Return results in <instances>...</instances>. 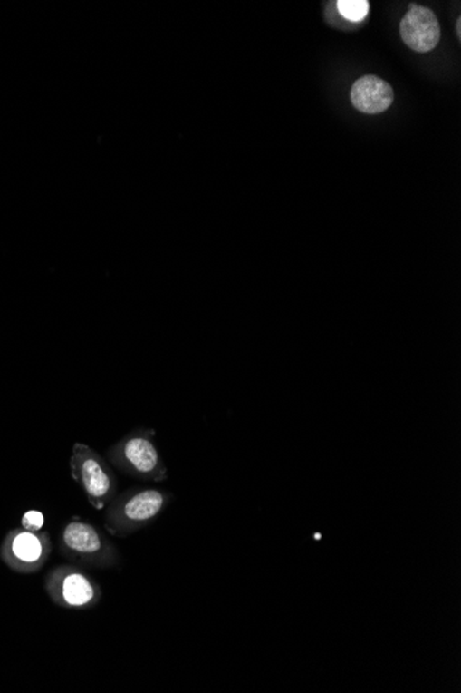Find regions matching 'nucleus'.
Wrapping results in <instances>:
<instances>
[{"label": "nucleus", "instance_id": "nucleus-1", "mask_svg": "<svg viewBox=\"0 0 461 693\" xmlns=\"http://www.w3.org/2000/svg\"><path fill=\"white\" fill-rule=\"evenodd\" d=\"M108 455L123 473L142 481L163 482L168 479V468L155 444L154 429L131 432L117 443Z\"/></svg>", "mask_w": 461, "mask_h": 693}, {"label": "nucleus", "instance_id": "nucleus-2", "mask_svg": "<svg viewBox=\"0 0 461 693\" xmlns=\"http://www.w3.org/2000/svg\"><path fill=\"white\" fill-rule=\"evenodd\" d=\"M71 473L96 510H102L115 493L117 482L110 466L86 444L73 446Z\"/></svg>", "mask_w": 461, "mask_h": 693}, {"label": "nucleus", "instance_id": "nucleus-3", "mask_svg": "<svg viewBox=\"0 0 461 693\" xmlns=\"http://www.w3.org/2000/svg\"><path fill=\"white\" fill-rule=\"evenodd\" d=\"M400 36L409 49L418 53L436 49L441 39L438 18L431 9L410 5L409 12L400 21Z\"/></svg>", "mask_w": 461, "mask_h": 693}, {"label": "nucleus", "instance_id": "nucleus-4", "mask_svg": "<svg viewBox=\"0 0 461 693\" xmlns=\"http://www.w3.org/2000/svg\"><path fill=\"white\" fill-rule=\"evenodd\" d=\"M170 493L159 489H139L129 493L118 505L117 515L123 524L142 526L154 521L170 503Z\"/></svg>", "mask_w": 461, "mask_h": 693}, {"label": "nucleus", "instance_id": "nucleus-5", "mask_svg": "<svg viewBox=\"0 0 461 693\" xmlns=\"http://www.w3.org/2000/svg\"><path fill=\"white\" fill-rule=\"evenodd\" d=\"M351 102L363 114H380L391 107L394 91L379 76H362L352 85Z\"/></svg>", "mask_w": 461, "mask_h": 693}, {"label": "nucleus", "instance_id": "nucleus-6", "mask_svg": "<svg viewBox=\"0 0 461 693\" xmlns=\"http://www.w3.org/2000/svg\"><path fill=\"white\" fill-rule=\"evenodd\" d=\"M62 539L70 550L83 553V555L99 552L102 547L101 539H100V534L97 533L96 529L91 524L83 523V522H72V523L68 524L64 534H62Z\"/></svg>", "mask_w": 461, "mask_h": 693}, {"label": "nucleus", "instance_id": "nucleus-7", "mask_svg": "<svg viewBox=\"0 0 461 693\" xmlns=\"http://www.w3.org/2000/svg\"><path fill=\"white\" fill-rule=\"evenodd\" d=\"M62 595L67 603L73 606L91 602L94 597L93 586L86 577L72 573L65 577L62 583Z\"/></svg>", "mask_w": 461, "mask_h": 693}, {"label": "nucleus", "instance_id": "nucleus-8", "mask_svg": "<svg viewBox=\"0 0 461 693\" xmlns=\"http://www.w3.org/2000/svg\"><path fill=\"white\" fill-rule=\"evenodd\" d=\"M12 550L14 557L21 562L33 563L41 558L43 548H42L41 540L35 534L25 532L15 536L13 540Z\"/></svg>", "mask_w": 461, "mask_h": 693}, {"label": "nucleus", "instance_id": "nucleus-9", "mask_svg": "<svg viewBox=\"0 0 461 693\" xmlns=\"http://www.w3.org/2000/svg\"><path fill=\"white\" fill-rule=\"evenodd\" d=\"M337 9L345 20L360 23L368 15L369 2L366 0H340Z\"/></svg>", "mask_w": 461, "mask_h": 693}, {"label": "nucleus", "instance_id": "nucleus-10", "mask_svg": "<svg viewBox=\"0 0 461 693\" xmlns=\"http://www.w3.org/2000/svg\"><path fill=\"white\" fill-rule=\"evenodd\" d=\"M21 524L26 532L35 533V532L41 531L44 524L43 513L39 512V511H28L21 519Z\"/></svg>", "mask_w": 461, "mask_h": 693}, {"label": "nucleus", "instance_id": "nucleus-11", "mask_svg": "<svg viewBox=\"0 0 461 693\" xmlns=\"http://www.w3.org/2000/svg\"><path fill=\"white\" fill-rule=\"evenodd\" d=\"M456 31H457L458 38H461V18H458L457 24H456Z\"/></svg>", "mask_w": 461, "mask_h": 693}]
</instances>
